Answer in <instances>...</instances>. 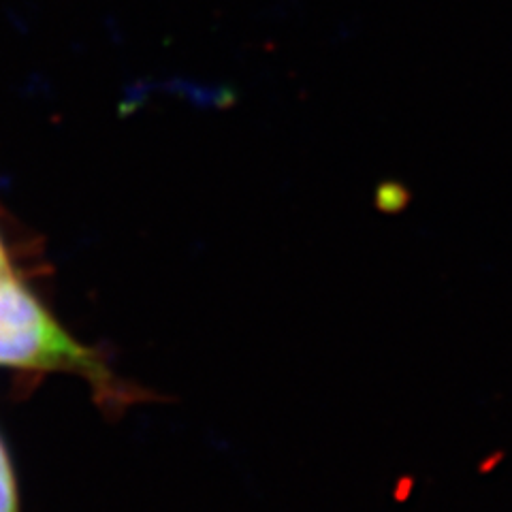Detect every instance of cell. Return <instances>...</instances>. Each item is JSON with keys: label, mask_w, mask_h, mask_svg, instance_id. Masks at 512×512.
<instances>
[{"label": "cell", "mask_w": 512, "mask_h": 512, "mask_svg": "<svg viewBox=\"0 0 512 512\" xmlns=\"http://www.w3.org/2000/svg\"><path fill=\"white\" fill-rule=\"evenodd\" d=\"M9 276V261H7V254L3 248V242H0V280Z\"/></svg>", "instance_id": "obj_3"}, {"label": "cell", "mask_w": 512, "mask_h": 512, "mask_svg": "<svg viewBox=\"0 0 512 512\" xmlns=\"http://www.w3.org/2000/svg\"><path fill=\"white\" fill-rule=\"evenodd\" d=\"M0 512H20L18 487L3 440H0Z\"/></svg>", "instance_id": "obj_2"}, {"label": "cell", "mask_w": 512, "mask_h": 512, "mask_svg": "<svg viewBox=\"0 0 512 512\" xmlns=\"http://www.w3.org/2000/svg\"><path fill=\"white\" fill-rule=\"evenodd\" d=\"M0 365L35 372L75 374L90 382L103 404H124L118 378L88 346L79 344L26 286L0 280Z\"/></svg>", "instance_id": "obj_1"}]
</instances>
